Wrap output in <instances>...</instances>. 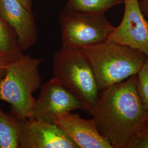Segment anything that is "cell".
<instances>
[{
    "label": "cell",
    "instance_id": "cell-1",
    "mask_svg": "<svg viewBox=\"0 0 148 148\" xmlns=\"http://www.w3.org/2000/svg\"><path fill=\"white\" fill-rule=\"evenodd\" d=\"M90 114L101 135L112 148H127L148 120L137 88V75L100 91Z\"/></svg>",
    "mask_w": 148,
    "mask_h": 148
},
{
    "label": "cell",
    "instance_id": "cell-2",
    "mask_svg": "<svg viewBox=\"0 0 148 148\" xmlns=\"http://www.w3.org/2000/svg\"><path fill=\"white\" fill-rule=\"evenodd\" d=\"M79 49L88 59L100 91L137 75L147 58L136 49L107 41Z\"/></svg>",
    "mask_w": 148,
    "mask_h": 148
},
{
    "label": "cell",
    "instance_id": "cell-3",
    "mask_svg": "<svg viewBox=\"0 0 148 148\" xmlns=\"http://www.w3.org/2000/svg\"><path fill=\"white\" fill-rule=\"evenodd\" d=\"M41 62L40 59L23 54L10 62L0 81V101L10 104V114L19 120L34 118L36 99L32 93L42 85L39 72Z\"/></svg>",
    "mask_w": 148,
    "mask_h": 148
},
{
    "label": "cell",
    "instance_id": "cell-4",
    "mask_svg": "<svg viewBox=\"0 0 148 148\" xmlns=\"http://www.w3.org/2000/svg\"><path fill=\"white\" fill-rule=\"evenodd\" d=\"M53 77L82 102L90 112L99 98L95 75L85 54L79 49L61 48L54 54Z\"/></svg>",
    "mask_w": 148,
    "mask_h": 148
},
{
    "label": "cell",
    "instance_id": "cell-5",
    "mask_svg": "<svg viewBox=\"0 0 148 148\" xmlns=\"http://www.w3.org/2000/svg\"><path fill=\"white\" fill-rule=\"evenodd\" d=\"M62 48L80 49L105 42L114 27L105 13H91L64 8L59 15Z\"/></svg>",
    "mask_w": 148,
    "mask_h": 148
},
{
    "label": "cell",
    "instance_id": "cell-6",
    "mask_svg": "<svg viewBox=\"0 0 148 148\" xmlns=\"http://www.w3.org/2000/svg\"><path fill=\"white\" fill-rule=\"evenodd\" d=\"M40 89L33 109L35 119L54 123L60 113L77 109L87 111L85 104L54 77L41 85Z\"/></svg>",
    "mask_w": 148,
    "mask_h": 148
},
{
    "label": "cell",
    "instance_id": "cell-7",
    "mask_svg": "<svg viewBox=\"0 0 148 148\" xmlns=\"http://www.w3.org/2000/svg\"><path fill=\"white\" fill-rule=\"evenodd\" d=\"M124 13L120 24L114 27L107 41L136 49L148 57V22L138 0H123Z\"/></svg>",
    "mask_w": 148,
    "mask_h": 148
},
{
    "label": "cell",
    "instance_id": "cell-8",
    "mask_svg": "<svg viewBox=\"0 0 148 148\" xmlns=\"http://www.w3.org/2000/svg\"><path fill=\"white\" fill-rule=\"evenodd\" d=\"M21 121L19 148H79L54 123L34 118Z\"/></svg>",
    "mask_w": 148,
    "mask_h": 148
},
{
    "label": "cell",
    "instance_id": "cell-9",
    "mask_svg": "<svg viewBox=\"0 0 148 148\" xmlns=\"http://www.w3.org/2000/svg\"><path fill=\"white\" fill-rule=\"evenodd\" d=\"M57 125L79 148H112L99 132L93 119H85L71 112L58 114Z\"/></svg>",
    "mask_w": 148,
    "mask_h": 148
},
{
    "label": "cell",
    "instance_id": "cell-10",
    "mask_svg": "<svg viewBox=\"0 0 148 148\" xmlns=\"http://www.w3.org/2000/svg\"><path fill=\"white\" fill-rule=\"evenodd\" d=\"M0 16L16 32L23 51L37 42V27L32 11L18 1L0 0Z\"/></svg>",
    "mask_w": 148,
    "mask_h": 148
},
{
    "label": "cell",
    "instance_id": "cell-11",
    "mask_svg": "<svg viewBox=\"0 0 148 148\" xmlns=\"http://www.w3.org/2000/svg\"><path fill=\"white\" fill-rule=\"evenodd\" d=\"M21 121L0 108V148H19Z\"/></svg>",
    "mask_w": 148,
    "mask_h": 148
},
{
    "label": "cell",
    "instance_id": "cell-12",
    "mask_svg": "<svg viewBox=\"0 0 148 148\" xmlns=\"http://www.w3.org/2000/svg\"><path fill=\"white\" fill-rule=\"evenodd\" d=\"M23 54L16 32L0 16V56L12 62Z\"/></svg>",
    "mask_w": 148,
    "mask_h": 148
},
{
    "label": "cell",
    "instance_id": "cell-13",
    "mask_svg": "<svg viewBox=\"0 0 148 148\" xmlns=\"http://www.w3.org/2000/svg\"><path fill=\"white\" fill-rule=\"evenodd\" d=\"M123 3V0H68L65 9L79 12L105 13L112 7Z\"/></svg>",
    "mask_w": 148,
    "mask_h": 148
},
{
    "label": "cell",
    "instance_id": "cell-14",
    "mask_svg": "<svg viewBox=\"0 0 148 148\" xmlns=\"http://www.w3.org/2000/svg\"><path fill=\"white\" fill-rule=\"evenodd\" d=\"M138 92L148 110V57L137 75Z\"/></svg>",
    "mask_w": 148,
    "mask_h": 148
},
{
    "label": "cell",
    "instance_id": "cell-15",
    "mask_svg": "<svg viewBox=\"0 0 148 148\" xmlns=\"http://www.w3.org/2000/svg\"><path fill=\"white\" fill-rule=\"evenodd\" d=\"M127 148H148V120L142 128L133 138Z\"/></svg>",
    "mask_w": 148,
    "mask_h": 148
},
{
    "label": "cell",
    "instance_id": "cell-16",
    "mask_svg": "<svg viewBox=\"0 0 148 148\" xmlns=\"http://www.w3.org/2000/svg\"><path fill=\"white\" fill-rule=\"evenodd\" d=\"M10 61L0 56V81L4 77Z\"/></svg>",
    "mask_w": 148,
    "mask_h": 148
},
{
    "label": "cell",
    "instance_id": "cell-17",
    "mask_svg": "<svg viewBox=\"0 0 148 148\" xmlns=\"http://www.w3.org/2000/svg\"><path fill=\"white\" fill-rule=\"evenodd\" d=\"M139 5L143 15L148 22V0L139 1Z\"/></svg>",
    "mask_w": 148,
    "mask_h": 148
},
{
    "label": "cell",
    "instance_id": "cell-18",
    "mask_svg": "<svg viewBox=\"0 0 148 148\" xmlns=\"http://www.w3.org/2000/svg\"><path fill=\"white\" fill-rule=\"evenodd\" d=\"M21 2L27 9L29 11H32V0H17Z\"/></svg>",
    "mask_w": 148,
    "mask_h": 148
}]
</instances>
